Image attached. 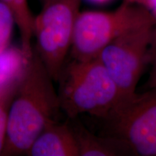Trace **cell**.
I'll return each instance as SVG.
<instances>
[{
    "mask_svg": "<svg viewBox=\"0 0 156 156\" xmlns=\"http://www.w3.org/2000/svg\"><path fill=\"white\" fill-rule=\"evenodd\" d=\"M147 25H156L149 10L126 1L114 11L80 12L69 55L77 61L97 58L103 48L121 35Z\"/></svg>",
    "mask_w": 156,
    "mask_h": 156,
    "instance_id": "obj_3",
    "label": "cell"
},
{
    "mask_svg": "<svg viewBox=\"0 0 156 156\" xmlns=\"http://www.w3.org/2000/svg\"><path fill=\"white\" fill-rule=\"evenodd\" d=\"M87 1L90 2L98 4V5H103V4H106L108 2H110L111 0H87Z\"/></svg>",
    "mask_w": 156,
    "mask_h": 156,
    "instance_id": "obj_15",
    "label": "cell"
},
{
    "mask_svg": "<svg viewBox=\"0 0 156 156\" xmlns=\"http://www.w3.org/2000/svg\"><path fill=\"white\" fill-rule=\"evenodd\" d=\"M149 58H151L152 68L149 77H148L147 82L146 83L147 89L156 87V25L153 30V39H152L151 48H150Z\"/></svg>",
    "mask_w": 156,
    "mask_h": 156,
    "instance_id": "obj_13",
    "label": "cell"
},
{
    "mask_svg": "<svg viewBox=\"0 0 156 156\" xmlns=\"http://www.w3.org/2000/svg\"><path fill=\"white\" fill-rule=\"evenodd\" d=\"M28 155L32 156H80L77 141L68 120L50 121L35 140Z\"/></svg>",
    "mask_w": 156,
    "mask_h": 156,
    "instance_id": "obj_7",
    "label": "cell"
},
{
    "mask_svg": "<svg viewBox=\"0 0 156 156\" xmlns=\"http://www.w3.org/2000/svg\"><path fill=\"white\" fill-rule=\"evenodd\" d=\"M10 9L20 33L23 53L29 58L32 54L31 40L34 37L35 17L31 12L28 0H2Z\"/></svg>",
    "mask_w": 156,
    "mask_h": 156,
    "instance_id": "obj_10",
    "label": "cell"
},
{
    "mask_svg": "<svg viewBox=\"0 0 156 156\" xmlns=\"http://www.w3.org/2000/svg\"><path fill=\"white\" fill-rule=\"evenodd\" d=\"M53 82L33 48L9 108L3 155L28 153L46 124L58 119L62 110Z\"/></svg>",
    "mask_w": 156,
    "mask_h": 156,
    "instance_id": "obj_1",
    "label": "cell"
},
{
    "mask_svg": "<svg viewBox=\"0 0 156 156\" xmlns=\"http://www.w3.org/2000/svg\"><path fill=\"white\" fill-rule=\"evenodd\" d=\"M35 17V50L53 80L57 83L71 48L81 0H44Z\"/></svg>",
    "mask_w": 156,
    "mask_h": 156,
    "instance_id": "obj_4",
    "label": "cell"
},
{
    "mask_svg": "<svg viewBox=\"0 0 156 156\" xmlns=\"http://www.w3.org/2000/svg\"><path fill=\"white\" fill-rule=\"evenodd\" d=\"M20 80L8 86L0 88V154L3 151L7 134L8 104L15 96Z\"/></svg>",
    "mask_w": 156,
    "mask_h": 156,
    "instance_id": "obj_11",
    "label": "cell"
},
{
    "mask_svg": "<svg viewBox=\"0 0 156 156\" xmlns=\"http://www.w3.org/2000/svg\"><path fill=\"white\" fill-rule=\"evenodd\" d=\"M77 118L68 119V122L77 141L80 156L135 155L125 142L113 136L95 135Z\"/></svg>",
    "mask_w": 156,
    "mask_h": 156,
    "instance_id": "obj_8",
    "label": "cell"
},
{
    "mask_svg": "<svg viewBox=\"0 0 156 156\" xmlns=\"http://www.w3.org/2000/svg\"><path fill=\"white\" fill-rule=\"evenodd\" d=\"M124 1L129 2H132V3L138 4V5H140L142 6H143L144 2H145V0H124Z\"/></svg>",
    "mask_w": 156,
    "mask_h": 156,
    "instance_id": "obj_16",
    "label": "cell"
},
{
    "mask_svg": "<svg viewBox=\"0 0 156 156\" xmlns=\"http://www.w3.org/2000/svg\"><path fill=\"white\" fill-rule=\"evenodd\" d=\"M28 59L22 48L7 46L0 51V88L21 79Z\"/></svg>",
    "mask_w": 156,
    "mask_h": 156,
    "instance_id": "obj_9",
    "label": "cell"
},
{
    "mask_svg": "<svg viewBox=\"0 0 156 156\" xmlns=\"http://www.w3.org/2000/svg\"><path fill=\"white\" fill-rule=\"evenodd\" d=\"M57 83L60 108L68 119L89 114L103 120L119 102L116 84L98 57L67 60Z\"/></svg>",
    "mask_w": 156,
    "mask_h": 156,
    "instance_id": "obj_2",
    "label": "cell"
},
{
    "mask_svg": "<svg viewBox=\"0 0 156 156\" xmlns=\"http://www.w3.org/2000/svg\"><path fill=\"white\" fill-rule=\"evenodd\" d=\"M143 6L149 10L156 21V0H145Z\"/></svg>",
    "mask_w": 156,
    "mask_h": 156,
    "instance_id": "obj_14",
    "label": "cell"
},
{
    "mask_svg": "<svg viewBox=\"0 0 156 156\" xmlns=\"http://www.w3.org/2000/svg\"><path fill=\"white\" fill-rule=\"evenodd\" d=\"M14 22L10 9L2 1L0 2V51L8 46Z\"/></svg>",
    "mask_w": 156,
    "mask_h": 156,
    "instance_id": "obj_12",
    "label": "cell"
},
{
    "mask_svg": "<svg viewBox=\"0 0 156 156\" xmlns=\"http://www.w3.org/2000/svg\"><path fill=\"white\" fill-rule=\"evenodd\" d=\"M44 1V0H41V2H43Z\"/></svg>",
    "mask_w": 156,
    "mask_h": 156,
    "instance_id": "obj_17",
    "label": "cell"
},
{
    "mask_svg": "<svg viewBox=\"0 0 156 156\" xmlns=\"http://www.w3.org/2000/svg\"><path fill=\"white\" fill-rule=\"evenodd\" d=\"M103 120L108 135L125 142L135 155L156 156V87L116 105Z\"/></svg>",
    "mask_w": 156,
    "mask_h": 156,
    "instance_id": "obj_6",
    "label": "cell"
},
{
    "mask_svg": "<svg viewBox=\"0 0 156 156\" xmlns=\"http://www.w3.org/2000/svg\"><path fill=\"white\" fill-rule=\"evenodd\" d=\"M155 25H144L121 35L98 56L118 88L117 105L136 95V85L149 58Z\"/></svg>",
    "mask_w": 156,
    "mask_h": 156,
    "instance_id": "obj_5",
    "label": "cell"
}]
</instances>
